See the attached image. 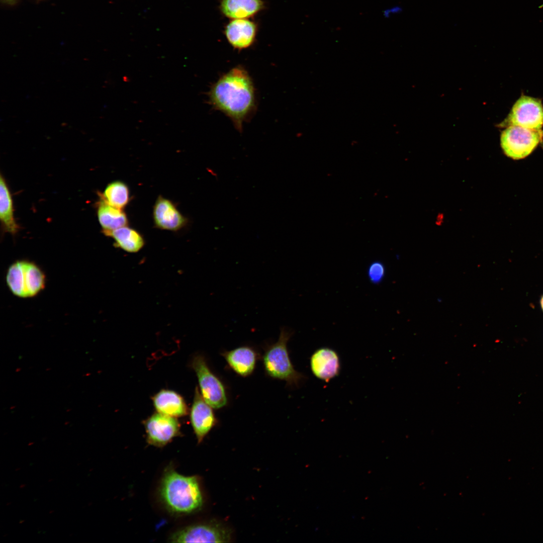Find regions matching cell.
<instances>
[{"label":"cell","instance_id":"7","mask_svg":"<svg viewBox=\"0 0 543 543\" xmlns=\"http://www.w3.org/2000/svg\"><path fill=\"white\" fill-rule=\"evenodd\" d=\"M503 127L517 126L535 130H541L543 126V106L538 99L522 96L515 103Z\"/></svg>","mask_w":543,"mask_h":543},{"label":"cell","instance_id":"24","mask_svg":"<svg viewBox=\"0 0 543 543\" xmlns=\"http://www.w3.org/2000/svg\"><path fill=\"white\" fill-rule=\"evenodd\" d=\"M540 305H541V308H542V309L543 310V296L541 297V300H540Z\"/></svg>","mask_w":543,"mask_h":543},{"label":"cell","instance_id":"8","mask_svg":"<svg viewBox=\"0 0 543 543\" xmlns=\"http://www.w3.org/2000/svg\"><path fill=\"white\" fill-rule=\"evenodd\" d=\"M147 443L161 448L180 436V424L176 417L156 412L143 421Z\"/></svg>","mask_w":543,"mask_h":543},{"label":"cell","instance_id":"13","mask_svg":"<svg viewBox=\"0 0 543 543\" xmlns=\"http://www.w3.org/2000/svg\"><path fill=\"white\" fill-rule=\"evenodd\" d=\"M221 355L229 367L237 375L246 378L254 372L259 354L250 346H241L230 350H225Z\"/></svg>","mask_w":543,"mask_h":543},{"label":"cell","instance_id":"5","mask_svg":"<svg viewBox=\"0 0 543 543\" xmlns=\"http://www.w3.org/2000/svg\"><path fill=\"white\" fill-rule=\"evenodd\" d=\"M191 366L197 376L200 392L204 400L213 409H222L228 405L227 387L211 370L206 359L201 354L195 355Z\"/></svg>","mask_w":543,"mask_h":543},{"label":"cell","instance_id":"4","mask_svg":"<svg viewBox=\"0 0 543 543\" xmlns=\"http://www.w3.org/2000/svg\"><path fill=\"white\" fill-rule=\"evenodd\" d=\"M6 282L13 294L20 298L35 296L44 289L45 276L34 262L19 260L8 268Z\"/></svg>","mask_w":543,"mask_h":543},{"label":"cell","instance_id":"2","mask_svg":"<svg viewBox=\"0 0 543 543\" xmlns=\"http://www.w3.org/2000/svg\"><path fill=\"white\" fill-rule=\"evenodd\" d=\"M161 501L166 509L176 515H186L199 510L203 498L197 476H186L172 466L164 471L159 489Z\"/></svg>","mask_w":543,"mask_h":543},{"label":"cell","instance_id":"16","mask_svg":"<svg viewBox=\"0 0 543 543\" xmlns=\"http://www.w3.org/2000/svg\"><path fill=\"white\" fill-rule=\"evenodd\" d=\"M97 216L103 233L128 225L123 209L112 206L101 199L97 204Z\"/></svg>","mask_w":543,"mask_h":543},{"label":"cell","instance_id":"18","mask_svg":"<svg viewBox=\"0 0 543 543\" xmlns=\"http://www.w3.org/2000/svg\"><path fill=\"white\" fill-rule=\"evenodd\" d=\"M104 234L114 239V244L117 247L128 252H137L145 244V240L142 235L128 225Z\"/></svg>","mask_w":543,"mask_h":543},{"label":"cell","instance_id":"20","mask_svg":"<svg viewBox=\"0 0 543 543\" xmlns=\"http://www.w3.org/2000/svg\"><path fill=\"white\" fill-rule=\"evenodd\" d=\"M100 198L112 206L124 209L130 200V190L124 182L115 180L106 186L103 193L100 194Z\"/></svg>","mask_w":543,"mask_h":543},{"label":"cell","instance_id":"22","mask_svg":"<svg viewBox=\"0 0 543 543\" xmlns=\"http://www.w3.org/2000/svg\"><path fill=\"white\" fill-rule=\"evenodd\" d=\"M402 11L403 8L401 6L395 5L384 10L382 14L385 18L389 19L393 16L400 14Z\"/></svg>","mask_w":543,"mask_h":543},{"label":"cell","instance_id":"9","mask_svg":"<svg viewBox=\"0 0 543 543\" xmlns=\"http://www.w3.org/2000/svg\"><path fill=\"white\" fill-rule=\"evenodd\" d=\"M230 539L229 530L216 523H201L186 526L172 533L173 542H225Z\"/></svg>","mask_w":543,"mask_h":543},{"label":"cell","instance_id":"19","mask_svg":"<svg viewBox=\"0 0 543 543\" xmlns=\"http://www.w3.org/2000/svg\"><path fill=\"white\" fill-rule=\"evenodd\" d=\"M0 218L4 230L15 234L19 229L14 215L12 197L5 178L0 177Z\"/></svg>","mask_w":543,"mask_h":543},{"label":"cell","instance_id":"10","mask_svg":"<svg viewBox=\"0 0 543 543\" xmlns=\"http://www.w3.org/2000/svg\"><path fill=\"white\" fill-rule=\"evenodd\" d=\"M190 418L198 443L202 442L218 423L213 408L204 400L198 387L195 390Z\"/></svg>","mask_w":543,"mask_h":543},{"label":"cell","instance_id":"1","mask_svg":"<svg viewBox=\"0 0 543 543\" xmlns=\"http://www.w3.org/2000/svg\"><path fill=\"white\" fill-rule=\"evenodd\" d=\"M207 95L209 104L228 117L239 133L242 132L244 123L250 120L257 109L253 80L241 65L220 76Z\"/></svg>","mask_w":543,"mask_h":543},{"label":"cell","instance_id":"3","mask_svg":"<svg viewBox=\"0 0 543 543\" xmlns=\"http://www.w3.org/2000/svg\"><path fill=\"white\" fill-rule=\"evenodd\" d=\"M292 334L290 330L282 328L278 340L265 346L262 361L268 377L285 381L289 387H298L305 376L295 369L289 356L287 344Z\"/></svg>","mask_w":543,"mask_h":543},{"label":"cell","instance_id":"12","mask_svg":"<svg viewBox=\"0 0 543 543\" xmlns=\"http://www.w3.org/2000/svg\"><path fill=\"white\" fill-rule=\"evenodd\" d=\"M310 366L317 378L328 382L337 377L340 371V361L336 351L329 347H321L311 355Z\"/></svg>","mask_w":543,"mask_h":543},{"label":"cell","instance_id":"15","mask_svg":"<svg viewBox=\"0 0 543 543\" xmlns=\"http://www.w3.org/2000/svg\"><path fill=\"white\" fill-rule=\"evenodd\" d=\"M153 404L157 412L178 417L187 415L189 408L183 397L176 392L163 389L152 398Z\"/></svg>","mask_w":543,"mask_h":543},{"label":"cell","instance_id":"21","mask_svg":"<svg viewBox=\"0 0 543 543\" xmlns=\"http://www.w3.org/2000/svg\"><path fill=\"white\" fill-rule=\"evenodd\" d=\"M368 275L371 282L379 284L381 282L385 275V267L382 262L374 261L368 268Z\"/></svg>","mask_w":543,"mask_h":543},{"label":"cell","instance_id":"14","mask_svg":"<svg viewBox=\"0 0 543 543\" xmlns=\"http://www.w3.org/2000/svg\"><path fill=\"white\" fill-rule=\"evenodd\" d=\"M226 38L235 49L241 50L253 44L256 34V26L247 19H233L226 26Z\"/></svg>","mask_w":543,"mask_h":543},{"label":"cell","instance_id":"17","mask_svg":"<svg viewBox=\"0 0 543 543\" xmlns=\"http://www.w3.org/2000/svg\"><path fill=\"white\" fill-rule=\"evenodd\" d=\"M263 8L261 0H222L220 4L222 14L232 20L248 19Z\"/></svg>","mask_w":543,"mask_h":543},{"label":"cell","instance_id":"23","mask_svg":"<svg viewBox=\"0 0 543 543\" xmlns=\"http://www.w3.org/2000/svg\"><path fill=\"white\" fill-rule=\"evenodd\" d=\"M1 2L7 5L13 6L18 2L19 0H1Z\"/></svg>","mask_w":543,"mask_h":543},{"label":"cell","instance_id":"11","mask_svg":"<svg viewBox=\"0 0 543 543\" xmlns=\"http://www.w3.org/2000/svg\"><path fill=\"white\" fill-rule=\"evenodd\" d=\"M153 220L156 228L177 231L183 228L188 220L169 199L159 196L153 207Z\"/></svg>","mask_w":543,"mask_h":543},{"label":"cell","instance_id":"6","mask_svg":"<svg viewBox=\"0 0 543 543\" xmlns=\"http://www.w3.org/2000/svg\"><path fill=\"white\" fill-rule=\"evenodd\" d=\"M543 140V130L517 126L506 127L501 135V146L506 155L513 159L525 158Z\"/></svg>","mask_w":543,"mask_h":543}]
</instances>
